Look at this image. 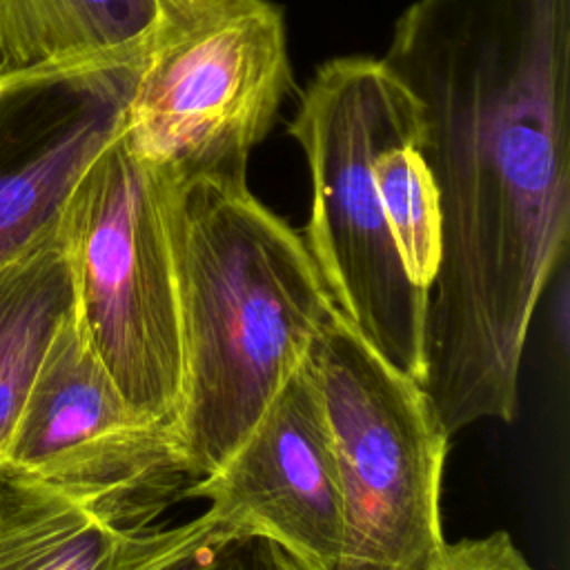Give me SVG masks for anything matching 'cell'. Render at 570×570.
I'll return each mask as SVG.
<instances>
[{"label":"cell","mask_w":570,"mask_h":570,"mask_svg":"<svg viewBox=\"0 0 570 570\" xmlns=\"http://www.w3.org/2000/svg\"><path fill=\"white\" fill-rule=\"evenodd\" d=\"M387 65L423 111L441 207L423 390L448 434L512 421L570 234V0H414Z\"/></svg>","instance_id":"6da1fadb"},{"label":"cell","mask_w":570,"mask_h":570,"mask_svg":"<svg viewBox=\"0 0 570 570\" xmlns=\"http://www.w3.org/2000/svg\"><path fill=\"white\" fill-rule=\"evenodd\" d=\"M183 390L176 434L194 479L258 421L334 312L303 234L247 180L165 176Z\"/></svg>","instance_id":"7a4b0ae2"},{"label":"cell","mask_w":570,"mask_h":570,"mask_svg":"<svg viewBox=\"0 0 570 570\" xmlns=\"http://www.w3.org/2000/svg\"><path fill=\"white\" fill-rule=\"evenodd\" d=\"M289 136L312 183L303 238L334 309L392 367L423 383L428 289L403 269L374 180L379 154L421 147L419 98L385 58H332L305 85Z\"/></svg>","instance_id":"3957f363"},{"label":"cell","mask_w":570,"mask_h":570,"mask_svg":"<svg viewBox=\"0 0 570 570\" xmlns=\"http://www.w3.org/2000/svg\"><path fill=\"white\" fill-rule=\"evenodd\" d=\"M292 87L287 27L269 0H158L118 136L171 180H247Z\"/></svg>","instance_id":"277c9868"},{"label":"cell","mask_w":570,"mask_h":570,"mask_svg":"<svg viewBox=\"0 0 570 570\" xmlns=\"http://www.w3.org/2000/svg\"><path fill=\"white\" fill-rule=\"evenodd\" d=\"M58 234L91 350L136 414L176 430L183 352L165 174L116 131L73 185Z\"/></svg>","instance_id":"5b68a950"},{"label":"cell","mask_w":570,"mask_h":570,"mask_svg":"<svg viewBox=\"0 0 570 570\" xmlns=\"http://www.w3.org/2000/svg\"><path fill=\"white\" fill-rule=\"evenodd\" d=\"M309 356L341 492L334 570H428L445 546L441 481L450 445L432 399L336 309Z\"/></svg>","instance_id":"8992f818"},{"label":"cell","mask_w":570,"mask_h":570,"mask_svg":"<svg viewBox=\"0 0 570 570\" xmlns=\"http://www.w3.org/2000/svg\"><path fill=\"white\" fill-rule=\"evenodd\" d=\"M4 463L122 530L151 525L196 481L176 430L129 407L73 307L38 365Z\"/></svg>","instance_id":"52a82bcc"},{"label":"cell","mask_w":570,"mask_h":570,"mask_svg":"<svg viewBox=\"0 0 570 570\" xmlns=\"http://www.w3.org/2000/svg\"><path fill=\"white\" fill-rule=\"evenodd\" d=\"M142 53L0 78V267L58 232L73 185L120 127Z\"/></svg>","instance_id":"ba28073f"},{"label":"cell","mask_w":570,"mask_h":570,"mask_svg":"<svg viewBox=\"0 0 570 570\" xmlns=\"http://www.w3.org/2000/svg\"><path fill=\"white\" fill-rule=\"evenodd\" d=\"M185 499H205L234 539L263 537L305 570H334L341 492L309 350L258 421Z\"/></svg>","instance_id":"9c48e42d"},{"label":"cell","mask_w":570,"mask_h":570,"mask_svg":"<svg viewBox=\"0 0 570 570\" xmlns=\"http://www.w3.org/2000/svg\"><path fill=\"white\" fill-rule=\"evenodd\" d=\"M227 539L207 510L171 528H114L45 479L0 465V570H167Z\"/></svg>","instance_id":"30bf717a"},{"label":"cell","mask_w":570,"mask_h":570,"mask_svg":"<svg viewBox=\"0 0 570 570\" xmlns=\"http://www.w3.org/2000/svg\"><path fill=\"white\" fill-rule=\"evenodd\" d=\"M158 0H0V78L38 67L140 56Z\"/></svg>","instance_id":"8fae6325"},{"label":"cell","mask_w":570,"mask_h":570,"mask_svg":"<svg viewBox=\"0 0 570 570\" xmlns=\"http://www.w3.org/2000/svg\"><path fill=\"white\" fill-rule=\"evenodd\" d=\"M71 307V272L58 232L0 267V465L38 365Z\"/></svg>","instance_id":"7c38bea8"},{"label":"cell","mask_w":570,"mask_h":570,"mask_svg":"<svg viewBox=\"0 0 570 570\" xmlns=\"http://www.w3.org/2000/svg\"><path fill=\"white\" fill-rule=\"evenodd\" d=\"M374 180L403 269L414 285L428 289L439 265L441 207L421 147L407 142L379 154Z\"/></svg>","instance_id":"4fadbf2b"},{"label":"cell","mask_w":570,"mask_h":570,"mask_svg":"<svg viewBox=\"0 0 570 570\" xmlns=\"http://www.w3.org/2000/svg\"><path fill=\"white\" fill-rule=\"evenodd\" d=\"M167 570H305L285 550L263 537L227 539Z\"/></svg>","instance_id":"5bb4252c"},{"label":"cell","mask_w":570,"mask_h":570,"mask_svg":"<svg viewBox=\"0 0 570 570\" xmlns=\"http://www.w3.org/2000/svg\"><path fill=\"white\" fill-rule=\"evenodd\" d=\"M428 570H537L519 550L514 539L503 532L468 537L445 543Z\"/></svg>","instance_id":"9a60e30c"}]
</instances>
